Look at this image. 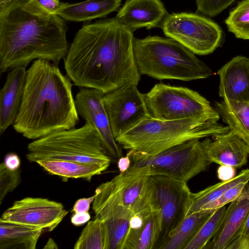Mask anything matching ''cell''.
Instances as JSON below:
<instances>
[{"mask_svg":"<svg viewBox=\"0 0 249 249\" xmlns=\"http://www.w3.org/2000/svg\"><path fill=\"white\" fill-rule=\"evenodd\" d=\"M133 31L116 18L87 24L78 31L64 59L67 76L75 86L104 93L138 86L140 74Z\"/></svg>","mask_w":249,"mask_h":249,"instance_id":"1","label":"cell"},{"mask_svg":"<svg viewBox=\"0 0 249 249\" xmlns=\"http://www.w3.org/2000/svg\"><path fill=\"white\" fill-rule=\"evenodd\" d=\"M66 33L64 19L31 0H19L0 7V73L26 68L37 59L58 65L69 47Z\"/></svg>","mask_w":249,"mask_h":249,"instance_id":"2","label":"cell"},{"mask_svg":"<svg viewBox=\"0 0 249 249\" xmlns=\"http://www.w3.org/2000/svg\"><path fill=\"white\" fill-rule=\"evenodd\" d=\"M72 86L57 65L45 59L33 61L26 70L14 130L35 140L75 127L79 119Z\"/></svg>","mask_w":249,"mask_h":249,"instance_id":"3","label":"cell"},{"mask_svg":"<svg viewBox=\"0 0 249 249\" xmlns=\"http://www.w3.org/2000/svg\"><path fill=\"white\" fill-rule=\"evenodd\" d=\"M133 51L141 75L160 80L189 81L205 79L213 74L211 68L194 53L171 38L134 37Z\"/></svg>","mask_w":249,"mask_h":249,"instance_id":"4","label":"cell"},{"mask_svg":"<svg viewBox=\"0 0 249 249\" xmlns=\"http://www.w3.org/2000/svg\"><path fill=\"white\" fill-rule=\"evenodd\" d=\"M229 130L228 125L217 122L200 119L161 120L149 116L115 140L124 149L153 155L188 141Z\"/></svg>","mask_w":249,"mask_h":249,"instance_id":"5","label":"cell"},{"mask_svg":"<svg viewBox=\"0 0 249 249\" xmlns=\"http://www.w3.org/2000/svg\"><path fill=\"white\" fill-rule=\"evenodd\" d=\"M26 158L31 162L40 160H60L96 163L108 167L111 157L91 124L85 120L79 128L53 132L28 144Z\"/></svg>","mask_w":249,"mask_h":249,"instance_id":"6","label":"cell"},{"mask_svg":"<svg viewBox=\"0 0 249 249\" xmlns=\"http://www.w3.org/2000/svg\"><path fill=\"white\" fill-rule=\"evenodd\" d=\"M199 140L188 141L153 155L129 150L131 164L124 173L163 176L187 183L210 163Z\"/></svg>","mask_w":249,"mask_h":249,"instance_id":"7","label":"cell"},{"mask_svg":"<svg viewBox=\"0 0 249 249\" xmlns=\"http://www.w3.org/2000/svg\"><path fill=\"white\" fill-rule=\"evenodd\" d=\"M143 95L149 115L157 119L217 122L220 118L205 98L186 87L156 84Z\"/></svg>","mask_w":249,"mask_h":249,"instance_id":"8","label":"cell"},{"mask_svg":"<svg viewBox=\"0 0 249 249\" xmlns=\"http://www.w3.org/2000/svg\"><path fill=\"white\" fill-rule=\"evenodd\" d=\"M161 28L167 37L198 55L212 53L220 46L223 38V31L217 23L196 13L169 14Z\"/></svg>","mask_w":249,"mask_h":249,"instance_id":"9","label":"cell"},{"mask_svg":"<svg viewBox=\"0 0 249 249\" xmlns=\"http://www.w3.org/2000/svg\"><path fill=\"white\" fill-rule=\"evenodd\" d=\"M153 207L160 215V232L154 249H160L186 217L192 192L187 183L163 176H151Z\"/></svg>","mask_w":249,"mask_h":249,"instance_id":"10","label":"cell"},{"mask_svg":"<svg viewBox=\"0 0 249 249\" xmlns=\"http://www.w3.org/2000/svg\"><path fill=\"white\" fill-rule=\"evenodd\" d=\"M103 102L116 139L149 117L143 95L129 85L104 94Z\"/></svg>","mask_w":249,"mask_h":249,"instance_id":"11","label":"cell"},{"mask_svg":"<svg viewBox=\"0 0 249 249\" xmlns=\"http://www.w3.org/2000/svg\"><path fill=\"white\" fill-rule=\"evenodd\" d=\"M94 195L92 210L95 218L105 225L107 249H122L133 213L122 205L108 181L98 186Z\"/></svg>","mask_w":249,"mask_h":249,"instance_id":"12","label":"cell"},{"mask_svg":"<svg viewBox=\"0 0 249 249\" xmlns=\"http://www.w3.org/2000/svg\"><path fill=\"white\" fill-rule=\"evenodd\" d=\"M68 213L61 203L27 197L16 201L3 213L0 220L52 231Z\"/></svg>","mask_w":249,"mask_h":249,"instance_id":"13","label":"cell"},{"mask_svg":"<svg viewBox=\"0 0 249 249\" xmlns=\"http://www.w3.org/2000/svg\"><path fill=\"white\" fill-rule=\"evenodd\" d=\"M104 94L94 89L81 88L75 98L76 107L79 115L96 129L109 156L118 160L123 156L122 152L113 136L104 106Z\"/></svg>","mask_w":249,"mask_h":249,"instance_id":"14","label":"cell"},{"mask_svg":"<svg viewBox=\"0 0 249 249\" xmlns=\"http://www.w3.org/2000/svg\"><path fill=\"white\" fill-rule=\"evenodd\" d=\"M108 182L122 205L133 214L142 215L154 209L151 176L134 173H120Z\"/></svg>","mask_w":249,"mask_h":249,"instance_id":"15","label":"cell"},{"mask_svg":"<svg viewBox=\"0 0 249 249\" xmlns=\"http://www.w3.org/2000/svg\"><path fill=\"white\" fill-rule=\"evenodd\" d=\"M201 144L209 162L220 165L240 167L246 164L249 147L232 131L205 138Z\"/></svg>","mask_w":249,"mask_h":249,"instance_id":"16","label":"cell"},{"mask_svg":"<svg viewBox=\"0 0 249 249\" xmlns=\"http://www.w3.org/2000/svg\"><path fill=\"white\" fill-rule=\"evenodd\" d=\"M168 13L160 0H126L116 18L132 31L161 28Z\"/></svg>","mask_w":249,"mask_h":249,"instance_id":"17","label":"cell"},{"mask_svg":"<svg viewBox=\"0 0 249 249\" xmlns=\"http://www.w3.org/2000/svg\"><path fill=\"white\" fill-rule=\"evenodd\" d=\"M218 93L225 101L249 103V58L238 55L217 71Z\"/></svg>","mask_w":249,"mask_h":249,"instance_id":"18","label":"cell"},{"mask_svg":"<svg viewBox=\"0 0 249 249\" xmlns=\"http://www.w3.org/2000/svg\"><path fill=\"white\" fill-rule=\"evenodd\" d=\"M249 212L248 183L241 195L226 208L215 234L206 248L227 249L241 228Z\"/></svg>","mask_w":249,"mask_h":249,"instance_id":"19","label":"cell"},{"mask_svg":"<svg viewBox=\"0 0 249 249\" xmlns=\"http://www.w3.org/2000/svg\"><path fill=\"white\" fill-rule=\"evenodd\" d=\"M26 68L12 69L0 91V134L13 125L19 109L26 75Z\"/></svg>","mask_w":249,"mask_h":249,"instance_id":"20","label":"cell"},{"mask_svg":"<svg viewBox=\"0 0 249 249\" xmlns=\"http://www.w3.org/2000/svg\"><path fill=\"white\" fill-rule=\"evenodd\" d=\"M122 0H87L83 2L61 3L57 15L63 19L74 22H86L107 17L118 11Z\"/></svg>","mask_w":249,"mask_h":249,"instance_id":"21","label":"cell"},{"mask_svg":"<svg viewBox=\"0 0 249 249\" xmlns=\"http://www.w3.org/2000/svg\"><path fill=\"white\" fill-rule=\"evenodd\" d=\"M36 163L50 174L57 176L66 181L69 178H84L90 181L108 167L96 163L60 160H40Z\"/></svg>","mask_w":249,"mask_h":249,"instance_id":"22","label":"cell"},{"mask_svg":"<svg viewBox=\"0 0 249 249\" xmlns=\"http://www.w3.org/2000/svg\"><path fill=\"white\" fill-rule=\"evenodd\" d=\"M143 216L140 227L128 229L123 249H154L160 232L159 211L152 210Z\"/></svg>","mask_w":249,"mask_h":249,"instance_id":"23","label":"cell"},{"mask_svg":"<svg viewBox=\"0 0 249 249\" xmlns=\"http://www.w3.org/2000/svg\"><path fill=\"white\" fill-rule=\"evenodd\" d=\"M43 231L0 220V249H35Z\"/></svg>","mask_w":249,"mask_h":249,"instance_id":"24","label":"cell"},{"mask_svg":"<svg viewBox=\"0 0 249 249\" xmlns=\"http://www.w3.org/2000/svg\"><path fill=\"white\" fill-rule=\"evenodd\" d=\"M214 108L230 129L249 147V103L222 101Z\"/></svg>","mask_w":249,"mask_h":249,"instance_id":"25","label":"cell"},{"mask_svg":"<svg viewBox=\"0 0 249 249\" xmlns=\"http://www.w3.org/2000/svg\"><path fill=\"white\" fill-rule=\"evenodd\" d=\"M213 210H202L186 216L160 249H184Z\"/></svg>","mask_w":249,"mask_h":249,"instance_id":"26","label":"cell"},{"mask_svg":"<svg viewBox=\"0 0 249 249\" xmlns=\"http://www.w3.org/2000/svg\"><path fill=\"white\" fill-rule=\"evenodd\" d=\"M242 182H249V169L242 170L230 179L210 186L197 193H192L186 216L200 211L203 206L218 198L231 187Z\"/></svg>","mask_w":249,"mask_h":249,"instance_id":"27","label":"cell"},{"mask_svg":"<svg viewBox=\"0 0 249 249\" xmlns=\"http://www.w3.org/2000/svg\"><path fill=\"white\" fill-rule=\"evenodd\" d=\"M106 230L104 223L95 218L89 221L75 243L74 249H106Z\"/></svg>","mask_w":249,"mask_h":249,"instance_id":"28","label":"cell"},{"mask_svg":"<svg viewBox=\"0 0 249 249\" xmlns=\"http://www.w3.org/2000/svg\"><path fill=\"white\" fill-rule=\"evenodd\" d=\"M229 32L238 38L249 40V0H242L225 20Z\"/></svg>","mask_w":249,"mask_h":249,"instance_id":"29","label":"cell"},{"mask_svg":"<svg viewBox=\"0 0 249 249\" xmlns=\"http://www.w3.org/2000/svg\"><path fill=\"white\" fill-rule=\"evenodd\" d=\"M226 209L224 206L214 210L184 249H205L215 234Z\"/></svg>","mask_w":249,"mask_h":249,"instance_id":"30","label":"cell"},{"mask_svg":"<svg viewBox=\"0 0 249 249\" xmlns=\"http://www.w3.org/2000/svg\"><path fill=\"white\" fill-rule=\"evenodd\" d=\"M20 182L19 169L12 170L8 169L4 162L0 164V204L5 196L14 190Z\"/></svg>","mask_w":249,"mask_h":249,"instance_id":"31","label":"cell"},{"mask_svg":"<svg viewBox=\"0 0 249 249\" xmlns=\"http://www.w3.org/2000/svg\"><path fill=\"white\" fill-rule=\"evenodd\" d=\"M248 183L247 182H242L231 187L218 198L203 206L201 211L215 210L231 202L241 195Z\"/></svg>","mask_w":249,"mask_h":249,"instance_id":"32","label":"cell"},{"mask_svg":"<svg viewBox=\"0 0 249 249\" xmlns=\"http://www.w3.org/2000/svg\"><path fill=\"white\" fill-rule=\"evenodd\" d=\"M195 0L197 12L209 17H214L227 8L236 0Z\"/></svg>","mask_w":249,"mask_h":249,"instance_id":"33","label":"cell"},{"mask_svg":"<svg viewBox=\"0 0 249 249\" xmlns=\"http://www.w3.org/2000/svg\"><path fill=\"white\" fill-rule=\"evenodd\" d=\"M227 249H249V212L241 228Z\"/></svg>","mask_w":249,"mask_h":249,"instance_id":"34","label":"cell"},{"mask_svg":"<svg viewBox=\"0 0 249 249\" xmlns=\"http://www.w3.org/2000/svg\"><path fill=\"white\" fill-rule=\"evenodd\" d=\"M38 6L48 12L56 14L61 5L59 0H31Z\"/></svg>","mask_w":249,"mask_h":249,"instance_id":"35","label":"cell"},{"mask_svg":"<svg viewBox=\"0 0 249 249\" xmlns=\"http://www.w3.org/2000/svg\"><path fill=\"white\" fill-rule=\"evenodd\" d=\"M94 198L95 195H94L89 197L78 199L73 206L72 212L74 213L89 212L90 204L93 202Z\"/></svg>","mask_w":249,"mask_h":249,"instance_id":"36","label":"cell"},{"mask_svg":"<svg viewBox=\"0 0 249 249\" xmlns=\"http://www.w3.org/2000/svg\"><path fill=\"white\" fill-rule=\"evenodd\" d=\"M6 166L12 170L19 169L20 160L18 155L13 153H8L6 155L4 160Z\"/></svg>","mask_w":249,"mask_h":249,"instance_id":"37","label":"cell"},{"mask_svg":"<svg viewBox=\"0 0 249 249\" xmlns=\"http://www.w3.org/2000/svg\"><path fill=\"white\" fill-rule=\"evenodd\" d=\"M218 177L222 181L230 179L234 177V168L231 166L220 165L217 170Z\"/></svg>","mask_w":249,"mask_h":249,"instance_id":"38","label":"cell"},{"mask_svg":"<svg viewBox=\"0 0 249 249\" xmlns=\"http://www.w3.org/2000/svg\"><path fill=\"white\" fill-rule=\"evenodd\" d=\"M90 219L89 212L74 213L71 217V223L76 226H79L88 222Z\"/></svg>","mask_w":249,"mask_h":249,"instance_id":"39","label":"cell"},{"mask_svg":"<svg viewBox=\"0 0 249 249\" xmlns=\"http://www.w3.org/2000/svg\"><path fill=\"white\" fill-rule=\"evenodd\" d=\"M131 164V158L128 154L124 157L122 156L118 160L117 165L120 173H123L127 171Z\"/></svg>","mask_w":249,"mask_h":249,"instance_id":"40","label":"cell"},{"mask_svg":"<svg viewBox=\"0 0 249 249\" xmlns=\"http://www.w3.org/2000/svg\"><path fill=\"white\" fill-rule=\"evenodd\" d=\"M57 246L55 242L52 238H50L45 245L43 249H57Z\"/></svg>","mask_w":249,"mask_h":249,"instance_id":"41","label":"cell"},{"mask_svg":"<svg viewBox=\"0 0 249 249\" xmlns=\"http://www.w3.org/2000/svg\"><path fill=\"white\" fill-rule=\"evenodd\" d=\"M19 0H0V7H4L13 2H15Z\"/></svg>","mask_w":249,"mask_h":249,"instance_id":"42","label":"cell"}]
</instances>
